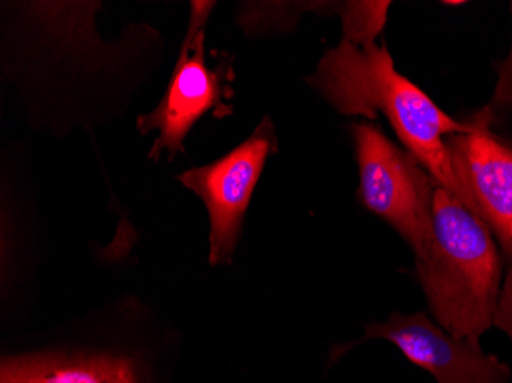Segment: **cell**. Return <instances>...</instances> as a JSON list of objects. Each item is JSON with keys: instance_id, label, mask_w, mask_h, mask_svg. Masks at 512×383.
<instances>
[{"instance_id": "1", "label": "cell", "mask_w": 512, "mask_h": 383, "mask_svg": "<svg viewBox=\"0 0 512 383\" xmlns=\"http://www.w3.org/2000/svg\"><path fill=\"white\" fill-rule=\"evenodd\" d=\"M307 85L336 112L371 122L387 118L405 151L416 158L434 183L465 206V194L454 175L445 138L474 131L473 123L457 122L398 73L387 45L358 48L339 42L319 60Z\"/></svg>"}, {"instance_id": "2", "label": "cell", "mask_w": 512, "mask_h": 383, "mask_svg": "<svg viewBox=\"0 0 512 383\" xmlns=\"http://www.w3.org/2000/svg\"><path fill=\"white\" fill-rule=\"evenodd\" d=\"M502 256L485 223L437 186L433 224L416 272L434 319L459 341L480 347L502 292Z\"/></svg>"}, {"instance_id": "3", "label": "cell", "mask_w": 512, "mask_h": 383, "mask_svg": "<svg viewBox=\"0 0 512 383\" xmlns=\"http://www.w3.org/2000/svg\"><path fill=\"white\" fill-rule=\"evenodd\" d=\"M359 169L358 200L421 255L433 224L437 184L421 163L368 120L350 125Z\"/></svg>"}, {"instance_id": "4", "label": "cell", "mask_w": 512, "mask_h": 383, "mask_svg": "<svg viewBox=\"0 0 512 383\" xmlns=\"http://www.w3.org/2000/svg\"><path fill=\"white\" fill-rule=\"evenodd\" d=\"M215 2H194L191 23L181 45L180 56L169 80L163 99L148 114L138 117L137 128L143 135L158 131L157 140L149 152V158L158 160L163 151H168L174 160L184 154V138L195 123L209 111L217 117L223 114V99L229 95L230 73L227 63L207 65L206 36L207 19L214 10Z\"/></svg>"}, {"instance_id": "5", "label": "cell", "mask_w": 512, "mask_h": 383, "mask_svg": "<svg viewBox=\"0 0 512 383\" xmlns=\"http://www.w3.org/2000/svg\"><path fill=\"white\" fill-rule=\"evenodd\" d=\"M278 151V135L269 115L237 148L206 166L192 167L177 180L203 200L211 220L212 266L230 264L244 217L270 155Z\"/></svg>"}, {"instance_id": "6", "label": "cell", "mask_w": 512, "mask_h": 383, "mask_svg": "<svg viewBox=\"0 0 512 383\" xmlns=\"http://www.w3.org/2000/svg\"><path fill=\"white\" fill-rule=\"evenodd\" d=\"M474 131L445 138L454 175L465 194V207L493 233L512 262V141L491 126L468 118Z\"/></svg>"}, {"instance_id": "7", "label": "cell", "mask_w": 512, "mask_h": 383, "mask_svg": "<svg viewBox=\"0 0 512 383\" xmlns=\"http://www.w3.org/2000/svg\"><path fill=\"white\" fill-rule=\"evenodd\" d=\"M365 339H385L411 364L424 368L437 383H509L511 371L482 348L454 339L425 313H394L388 321L365 328Z\"/></svg>"}, {"instance_id": "8", "label": "cell", "mask_w": 512, "mask_h": 383, "mask_svg": "<svg viewBox=\"0 0 512 383\" xmlns=\"http://www.w3.org/2000/svg\"><path fill=\"white\" fill-rule=\"evenodd\" d=\"M0 383H138V377L126 357L45 353L4 359Z\"/></svg>"}, {"instance_id": "9", "label": "cell", "mask_w": 512, "mask_h": 383, "mask_svg": "<svg viewBox=\"0 0 512 383\" xmlns=\"http://www.w3.org/2000/svg\"><path fill=\"white\" fill-rule=\"evenodd\" d=\"M338 2H246L241 4L238 22L247 34L289 33L307 11L336 14Z\"/></svg>"}, {"instance_id": "10", "label": "cell", "mask_w": 512, "mask_h": 383, "mask_svg": "<svg viewBox=\"0 0 512 383\" xmlns=\"http://www.w3.org/2000/svg\"><path fill=\"white\" fill-rule=\"evenodd\" d=\"M388 0H344L338 2L336 16L341 20L342 42L365 48L378 43L387 25Z\"/></svg>"}, {"instance_id": "11", "label": "cell", "mask_w": 512, "mask_h": 383, "mask_svg": "<svg viewBox=\"0 0 512 383\" xmlns=\"http://www.w3.org/2000/svg\"><path fill=\"white\" fill-rule=\"evenodd\" d=\"M509 5H511L512 16V2ZM506 115H512V40L508 57L500 63L499 76H497L496 86H494L493 97L473 117L479 122L485 123V125L493 126V123H496L502 117H506Z\"/></svg>"}, {"instance_id": "12", "label": "cell", "mask_w": 512, "mask_h": 383, "mask_svg": "<svg viewBox=\"0 0 512 383\" xmlns=\"http://www.w3.org/2000/svg\"><path fill=\"white\" fill-rule=\"evenodd\" d=\"M493 325L505 331L512 341V266L509 267L505 282L502 285V292H500L496 313H494Z\"/></svg>"}, {"instance_id": "13", "label": "cell", "mask_w": 512, "mask_h": 383, "mask_svg": "<svg viewBox=\"0 0 512 383\" xmlns=\"http://www.w3.org/2000/svg\"><path fill=\"white\" fill-rule=\"evenodd\" d=\"M442 5H453V7H456V5H465V2H442Z\"/></svg>"}]
</instances>
